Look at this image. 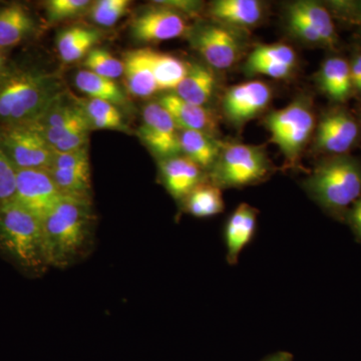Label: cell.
<instances>
[{"label": "cell", "mask_w": 361, "mask_h": 361, "mask_svg": "<svg viewBox=\"0 0 361 361\" xmlns=\"http://www.w3.org/2000/svg\"><path fill=\"white\" fill-rule=\"evenodd\" d=\"M92 199L63 196L42 219L49 267L66 269L89 254L94 239Z\"/></svg>", "instance_id": "6da1fadb"}, {"label": "cell", "mask_w": 361, "mask_h": 361, "mask_svg": "<svg viewBox=\"0 0 361 361\" xmlns=\"http://www.w3.org/2000/svg\"><path fill=\"white\" fill-rule=\"evenodd\" d=\"M65 87L56 73L37 70L14 71L0 80V126L37 122Z\"/></svg>", "instance_id": "7a4b0ae2"}, {"label": "cell", "mask_w": 361, "mask_h": 361, "mask_svg": "<svg viewBox=\"0 0 361 361\" xmlns=\"http://www.w3.org/2000/svg\"><path fill=\"white\" fill-rule=\"evenodd\" d=\"M302 186L323 211L344 221L361 198V161L349 155L324 159L304 179Z\"/></svg>", "instance_id": "3957f363"}, {"label": "cell", "mask_w": 361, "mask_h": 361, "mask_svg": "<svg viewBox=\"0 0 361 361\" xmlns=\"http://www.w3.org/2000/svg\"><path fill=\"white\" fill-rule=\"evenodd\" d=\"M0 255L27 276H42L49 268L42 221L16 203L0 209Z\"/></svg>", "instance_id": "277c9868"}, {"label": "cell", "mask_w": 361, "mask_h": 361, "mask_svg": "<svg viewBox=\"0 0 361 361\" xmlns=\"http://www.w3.org/2000/svg\"><path fill=\"white\" fill-rule=\"evenodd\" d=\"M273 172L272 163L262 147L224 142L208 179L221 190L240 189L264 182Z\"/></svg>", "instance_id": "5b68a950"}, {"label": "cell", "mask_w": 361, "mask_h": 361, "mask_svg": "<svg viewBox=\"0 0 361 361\" xmlns=\"http://www.w3.org/2000/svg\"><path fill=\"white\" fill-rule=\"evenodd\" d=\"M264 123L274 142L283 154L288 167H296L303 149L316 129V121L310 97L300 96L280 110L266 116Z\"/></svg>", "instance_id": "8992f818"}, {"label": "cell", "mask_w": 361, "mask_h": 361, "mask_svg": "<svg viewBox=\"0 0 361 361\" xmlns=\"http://www.w3.org/2000/svg\"><path fill=\"white\" fill-rule=\"evenodd\" d=\"M0 147L18 170L51 167L54 151L33 123L0 126Z\"/></svg>", "instance_id": "52a82bcc"}, {"label": "cell", "mask_w": 361, "mask_h": 361, "mask_svg": "<svg viewBox=\"0 0 361 361\" xmlns=\"http://www.w3.org/2000/svg\"><path fill=\"white\" fill-rule=\"evenodd\" d=\"M191 39L207 65L216 70H228L236 65L245 49L242 30L217 21L198 26Z\"/></svg>", "instance_id": "ba28073f"}, {"label": "cell", "mask_w": 361, "mask_h": 361, "mask_svg": "<svg viewBox=\"0 0 361 361\" xmlns=\"http://www.w3.org/2000/svg\"><path fill=\"white\" fill-rule=\"evenodd\" d=\"M360 137V122L348 110L336 106L316 125L315 148L331 157L348 155Z\"/></svg>", "instance_id": "9c48e42d"}, {"label": "cell", "mask_w": 361, "mask_h": 361, "mask_svg": "<svg viewBox=\"0 0 361 361\" xmlns=\"http://www.w3.org/2000/svg\"><path fill=\"white\" fill-rule=\"evenodd\" d=\"M49 173L63 196L92 199V180L87 147L75 151H54Z\"/></svg>", "instance_id": "30bf717a"}, {"label": "cell", "mask_w": 361, "mask_h": 361, "mask_svg": "<svg viewBox=\"0 0 361 361\" xmlns=\"http://www.w3.org/2000/svg\"><path fill=\"white\" fill-rule=\"evenodd\" d=\"M61 197L63 195L54 184L49 171L42 169L18 170L13 203L25 209L40 221Z\"/></svg>", "instance_id": "8fae6325"}, {"label": "cell", "mask_w": 361, "mask_h": 361, "mask_svg": "<svg viewBox=\"0 0 361 361\" xmlns=\"http://www.w3.org/2000/svg\"><path fill=\"white\" fill-rule=\"evenodd\" d=\"M285 13L299 20V35L306 44L330 49L338 44L334 18L324 4L301 0L289 4Z\"/></svg>", "instance_id": "7c38bea8"}, {"label": "cell", "mask_w": 361, "mask_h": 361, "mask_svg": "<svg viewBox=\"0 0 361 361\" xmlns=\"http://www.w3.org/2000/svg\"><path fill=\"white\" fill-rule=\"evenodd\" d=\"M142 116L137 134L155 155L166 159L182 154L177 125L160 104H147Z\"/></svg>", "instance_id": "4fadbf2b"}, {"label": "cell", "mask_w": 361, "mask_h": 361, "mask_svg": "<svg viewBox=\"0 0 361 361\" xmlns=\"http://www.w3.org/2000/svg\"><path fill=\"white\" fill-rule=\"evenodd\" d=\"M272 99L269 85L261 80H249L226 90L222 110L227 120L241 127L265 111Z\"/></svg>", "instance_id": "5bb4252c"}, {"label": "cell", "mask_w": 361, "mask_h": 361, "mask_svg": "<svg viewBox=\"0 0 361 361\" xmlns=\"http://www.w3.org/2000/svg\"><path fill=\"white\" fill-rule=\"evenodd\" d=\"M133 37L145 42L178 39L187 32L188 25L182 13L160 6L147 9L133 20Z\"/></svg>", "instance_id": "9a60e30c"}, {"label": "cell", "mask_w": 361, "mask_h": 361, "mask_svg": "<svg viewBox=\"0 0 361 361\" xmlns=\"http://www.w3.org/2000/svg\"><path fill=\"white\" fill-rule=\"evenodd\" d=\"M159 169L161 184L180 203L195 188L208 180V173L184 155L161 159Z\"/></svg>", "instance_id": "2e32d148"}, {"label": "cell", "mask_w": 361, "mask_h": 361, "mask_svg": "<svg viewBox=\"0 0 361 361\" xmlns=\"http://www.w3.org/2000/svg\"><path fill=\"white\" fill-rule=\"evenodd\" d=\"M296 66V52L290 45L271 44L256 47L249 54L244 68L248 75L284 80L293 75Z\"/></svg>", "instance_id": "e0dca14e"}, {"label": "cell", "mask_w": 361, "mask_h": 361, "mask_svg": "<svg viewBox=\"0 0 361 361\" xmlns=\"http://www.w3.org/2000/svg\"><path fill=\"white\" fill-rule=\"evenodd\" d=\"M257 225V209L247 203L240 204L229 216L223 232L228 264L234 266L238 263L242 252L254 239Z\"/></svg>", "instance_id": "ac0fdd59"}, {"label": "cell", "mask_w": 361, "mask_h": 361, "mask_svg": "<svg viewBox=\"0 0 361 361\" xmlns=\"http://www.w3.org/2000/svg\"><path fill=\"white\" fill-rule=\"evenodd\" d=\"M158 103L170 114L178 129L199 130L216 137L219 127L217 116L206 106L187 103L174 92L164 94Z\"/></svg>", "instance_id": "d6986e66"}, {"label": "cell", "mask_w": 361, "mask_h": 361, "mask_svg": "<svg viewBox=\"0 0 361 361\" xmlns=\"http://www.w3.org/2000/svg\"><path fill=\"white\" fill-rule=\"evenodd\" d=\"M209 13L214 21L244 30L262 20L264 7L258 0H217L211 4Z\"/></svg>", "instance_id": "ffe728a7"}, {"label": "cell", "mask_w": 361, "mask_h": 361, "mask_svg": "<svg viewBox=\"0 0 361 361\" xmlns=\"http://www.w3.org/2000/svg\"><path fill=\"white\" fill-rule=\"evenodd\" d=\"M123 63L126 87L132 96L145 99L159 92L149 61V49L128 51Z\"/></svg>", "instance_id": "44dd1931"}, {"label": "cell", "mask_w": 361, "mask_h": 361, "mask_svg": "<svg viewBox=\"0 0 361 361\" xmlns=\"http://www.w3.org/2000/svg\"><path fill=\"white\" fill-rule=\"evenodd\" d=\"M317 85L330 101L336 104L348 102L353 94L349 61L341 56L325 59L317 73Z\"/></svg>", "instance_id": "7402d4cb"}, {"label": "cell", "mask_w": 361, "mask_h": 361, "mask_svg": "<svg viewBox=\"0 0 361 361\" xmlns=\"http://www.w3.org/2000/svg\"><path fill=\"white\" fill-rule=\"evenodd\" d=\"M216 85L217 80L212 68L195 63L189 65L186 77L174 90V94L187 103L205 106L212 99Z\"/></svg>", "instance_id": "603a6c76"}, {"label": "cell", "mask_w": 361, "mask_h": 361, "mask_svg": "<svg viewBox=\"0 0 361 361\" xmlns=\"http://www.w3.org/2000/svg\"><path fill=\"white\" fill-rule=\"evenodd\" d=\"M179 137L183 155L209 173L219 158L224 142L199 130H180Z\"/></svg>", "instance_id": "cb8c5ba5"}, {"label": "cell", "mask_w": 361, "mask_h": 361, "mask_svg": "<svg viewBox=\"0 0 361 361\" xmlns=\"http://www.w3.org/2000/svg\"><path fill=\"white\" fill-rule=\"evenodd\" d=\"M102 37L101 32L87 26L73 25L66 28L56 39L61 61L71 63L85 58L99 44Z\"/></svg>", "instance_id": "d4e9b609"}, {"label": "cell", "mask_w": 361, "mask_h": 361, "mask_svg": "<svg viewBox=\"0 0 361 361\" xmlns=\"http://www.w3.org/2000/svg\"><path fill=\"white\" fill-rule=\"evenodd\" d=\"M35 30V20L20 4H11L0 11V47H13Z\"/></svg>", "instance_id": "484cf974"}, {"label": "cell", "mask_w": 361, "mask_h": 361, "mask_svg": "<svg viewBox=\"0 0 361 361\" xmlns=\"http://www.w3.org/2000/svg\"><path fill=\"white\" fill-rule=\"evenodd\" d=\"M182 204L188 214L197 218L213 217L225 209L222 190L209 179L195 188Z\"/></svg>", "instance_id": "4316f807"}, {"label": "cell", "mask_w": 361, "mask_h": 361, "mask_svg": "<svg viewBox=\"0 0 361 361\" xmlns=\"http://www.w3.org/2000/svg\"><path fill=\"white\" fill-rule=\"evenodd\" d=\"M149 61L153 68L159 92L175 90L187 75L189 65L172 54L149 49Z\"/></svg>", "instance_id": "83f0119b"}, {"label": "cell", "mask_w": 361, "mask_h": 361, "mask_svg": "<svg viewBox=\"0 0 361 361\" xmlns=\"http://www.w3.org/2000/svg\"><path fill=\"white\" fill-rule=\"evenodd\" d=\"M75 85L90 99L109 102L115 106L127 103V97L114 80L101 77L90 71H80L75 75Z\"/></svg>", "instance_id": "f1b7e54d"}, {"label": "cell", "mask_w": 361, "mask_h": 361, "mask_svg": "<svg viewBox=\"0 0 361 361\" xmlns=\"http://www.w3.org/2000/svg\"><path fill=\"white\" fill-rule=\"evenodd\" d=\"M80 104L92 129H123L122 115L115 104L97 99H85Z\"/></svg>", "instance_id": "f546056e"}, {"label": "cell", "mask_w": 361, "mask_h": 361, "mask_svg": "<svg viewBox=\"0 0 361 361\" xmlns=\"http://www.w3.org/2000/svg\"><path fill=\"white\" fill-rule=\"evenodd\" d=\"M85 66L87 71L110 80H115L123 75V61L104 49H92L85 56Z\"/></svg>", "instance_id": "4dcf8cb0"}, {"label": "cell", "mask_w": 361, "mask_h": 361, "mask_svg": "<svg viewBox=\"0 0 361 361\" xmlns=\"http://www.w3.org/2000/svg\"><path fill=\"white\" fill-rule=\"evenodd\" d=\"M129 6L128 0H99L90 6V18L97 25L111 26L122 18Z\"/></svg>", "instance_id": "1f68e13d"}, {"label": "cell", "mask_w": 361, "mask_h": 361, "mask_svg": "<svg viewBox=\"0 0 361 361\" xmlns=\"http://www.w3.org/2000/svg\"><path fill=\"white\" fill-rule=\"evenodd\" d=\"M18 169L0 147V209L13 203L16 198Z\"/></svg>", "instance_id": "d6a6232c"}, {"label": "cell", "mask_w": 361, "mask_h": 361, "mask_svg": "<svg viewBox=\"0 0 361 361\" xmlns=\"http://www.w3.org/2000/svg\"><path fill=\"white\" fill-rule=\"evenodd\" d=\"M90 4L89 0H51L47 4V13L49 20L56 23L80 16Z\"/></svg>", "instance_id": "836d02e7"}, {"label": "cell", "mask_w": 361, "mask_h": 361, "mask_svg": "<svg viewBox=\"0 0 361 361\" xmlns=\"http://www.w3.org/2000/svg\"><path fill=\"white\" fill-rule=\"evenodd\" d=\"M154 4L170 7L180 13L189 14L198 13L203 6L202 2L195 1V0H161V1H155Z\"/></svg>", "instance_id": "e575fe53"}, {"label": "cell", "mask_w": 361, "mask_h": 361, "mask_svg": "<svg viewBox=\"0 0 361 361\" xmlns=\"http://www.w3.org/2000/svg\"><path fill=\"white\" fill-rule=\"evenodd\" d=\"M344 222L348 223L355 239L361 243V198L349 209Z\"/></svg>", "instance_id": "d590c367"}, {"label": "cell", "mask_w": 361, "mask_h": 361, "mask_svg": "<svg viewBox=\"0 0 361 361\" xmlns=\"http://www.w3.org/2000/svg\"><path fill=\"white\" fill-rule=\"evenodd\" d=\"M351 80H353V94L361 97V49L353 54L349 61Z\"/></svg>", "instance_id": "8d00e7d4"}, {"label": "cell", "mask_w": 361, "mask_h": 361, "mask_svg": "<svg viewBox=\"0 0 361 361\" xmlns=\"http://www.w3.org/2000/svg\"><path fill=\"white\" fill-rule=\"evenodd\" d=\"M348 23H361V1H353L350 18Z\"/></svg>", "instance_id": "74e56055"}, {"label": "cell", "mask_w": 361, "mask_h": 361, "mask_svg": "<svg viewBox=\"0 0 361 361\" xmlns=\"http://www.w3.org/2000/svg\"><path fill=\"white\" fill-rule=\"evenodd\" d=\"M261 361H293V356L287 351H278Z\"/></svg>", "instance_id": "f35d334b"}, {"label": "cell", "mask_w": 361, "mask_h": 361, "mask_svg": "<svg viewBox=\"0 0 361 361\" xmlns=\"http://www.w3.org/2000/svg\"><path fill=\"white\" fill-rule=\"evenodd\" d=\"M4 56H2L1 52H0V80L2 78V71H4Z\"/></svg>", "instance_id": "ab89813d"}, {"label": "cell", "mask_w": 361, "mask_h": 361, "mask_svg": "<svg viewBox=\"0 0 361 361\" xmlns=\"http://www.w3.org/2000/svg\"><path fill=\"white\" fill-rule=\"evenodd\" d=\"M360 130H361V118H360Z\"/></svg>", "instance_id": "60d3db41"}]
</instances>
